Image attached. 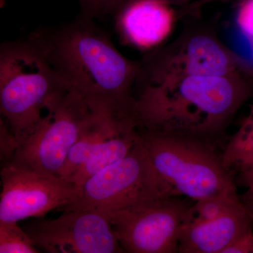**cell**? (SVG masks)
Masks as SVG:
<instances>
[{
    "label": "cell",
    "instance_id": "cell-13",
    "mask_svg": "<svg viewBox=\"0 0 253 253\" xmlns=\"http://www.w3.org/2000/svg\"><path fill=\"white\" fill-rule=\"evenodd\" d=\"M131 128H136L132 120L116 119L94 112L71 148L60 176L69 179L100 144Z\"/></svg>",
    "mask_w": 253,
    "mask_h": 253
},
{
    "label": "cell",
    "instance_id": "cell-25",
    "mask_svg": "<svg viewBox=\"0 0 253 253\" xmlns=\"http://www.w3.org/2000/svg\"><path fill=\"white\" fill-rule=\"evenodd\" d=\"M251 48H252V56H253V41H251Z\"/></svg>",
    "mask_w": 253,
    "mask_h": 253
},
{
    "label": "cell",
    "instance_id": "cell-16",
    "mask_svg": "<svg viewBox=\"0 0 253 253\" xmlns=\"http://www.w3.org/2000/svg\"><path fill=\"white\" fill-rule=\"evenodd\" d=\"M40 250L23 228L15 221H0V253H37Z\"/></svg>",
    "mask_w": 253,
    "mask_h": 253
},
{
    "label": "cell",
    "instance_id": "cell-19",
    "mask_svg": "<svg viewBox=\"0 0 253 253\" xmlns=\"http://www.w3.org/2000/svg\"><path fill=\"white\" fill-rule=\"evenodd\" d=\"M0 137H1V159L5 163L9 162L18 146V143L6 123L0 121Z\"/></svg>",
    "mask_w": 253,
    "mask_h": 253
},
{
    "label": "cell",
    "instance_id": "cell-5",
    "mask_svg": "<svg viewBox=\"0 0 253 253\" xmlns=\"http://www.w3.org/2000/svg\"><path fill=\"white\" fill-rule=\"evenodd\" d=\"M80 187L77 197L63 206V211H94L109 217L172 196L158 178L139 135L126 157L91 176Z\"/></svg>",
    "mask_w": 253,
    "mask_h": 253
},
{
    "label": "cell",
    "instance_id": "cell-21",
    "mask_svg": "<svg viewBox=\"0 0 253 253\" xmlns=\"http://www.w3.org/2000/svg\"><path fill=\"white\" fill-rule=\"evenodd\" d=\"M241 168L242 182L248 189L253 188V159Z\"/></svg>",
    "mask_w": 253,
    "mask_h": 253
},
{
    "label": "cell",
    "instance_id": "cell-9",
    "mask_svg": "<svg viewBox=\"0 0 253 253\" xmlns=\"http://www.w3.org/2000/svg\"><path fill=\"white\" fill-rule=\"evenodd\" d=\"M0 221L42 218L74 201L81 187L61 176L50 175L11 163L1 171Z\"/></svg>",
    "mask_w": 253,
    "mask_h": 253
},
{
    "label": "cell",
    "instance_id": "cell-3",
    "mask_svg": "<svg viewBox=\"0 0 253 253\" xmlns=\"http://www.w3.org/2000/svg\"><path fill=\"white\" fill-rule=\"evenodd\" d=\"M156 174L169 194L195 201L237 194L235 183L214 145L194 136L137 129Z\"/></svg>",
    "mask_w": 253,
    "mask_h": 253
},
{
    "label": "cell",
    "instance_id": "cell-8",
    "mask_svg": "<svg viewBox=\"0 0 253 253\" xmlns=\"http://www.w3.org/2000/svg\"><path fill=\"white\" fill-rule=\"evenodd\" d=\"M192 207L175 196L163 198L143 207L109 216L125 253H178L183 226Z\"/></svg>",
    "mask_w": 253,
    "mask_h": 253
},
{
    "label": "cell",
    "instance_id": "cell-12",
    "mask_svg": "<svg viewBox=\"0 0 253 253\" xmlns=\"http://www.w3.org/2000/svg\"><path fill=\"white\" fill-rule=\"evenodd\" d=\"M118 11L120 36L141 49L156 47L166 41L176 18L171 5L163 0H129Z\"/></svg>",
    "mask_w": 253,
    "mask_h": 253
},
{
    "label": "cell",
    "instance_id": "cell-17",
    "mask_svg": "<svg viewBox=\"0 0 253 253\" xmlns=\"http://www.w3.org/2000/svg\"><path fill=\"white\" fill-rule=\"evenodd\" d=\"M241 32L251 41H253V0H242L236 18Z\"/></svg>",
    "mask_w": 253,
    "mask_h": 253
},
{
    "label": "cell",
    "instance_id": "cell-22",
    "mask_svg": "<svg viewBox=\"0 0 253 253\" xmlns=\"http://www.w3.org/2000/svg\"><path fill=\"white\" fill-rule=\"evenodd\" d=\"M219 0H195L194 1L186 4L181 11V15H185L195 13L196 11H199L205 5L211 4L214 1Z\"/></svg>",
    "mask_w": 253,
    "mask_h": 253
},
{
    "label": "cell",
    "instance_id": "cell-6",
    "mask_svg": "<svg viewBox=\"0 0 253 253\" xmlns=\"http://www.w3.org/2000/svg\"><path fill=\"white\" fill-rule=\"evenodd\" d=\"M136 82L151 83L189 76H227L253 68L219 39L212 30H185L167 45L143 59Z\"/></svg>",
    "mask_w": 253,
    "mask_h": 253
},
{
    "label": "cell",
    "instance_id": "cell-7",
    "mask_svg": "<svg viewBox=\"0 0 253 253\" xmlns=\"http://www.w3.org/2000/svg\"><path fill=\"white\" fill-rule=\"evenodd\" d=\"M93 113L84 99L65 91L49 105L41 122L18 145L9 163L60 176L71 148Z\"/></svg>",
    "mask_w": 253,
    "mask_h": 253
},
{
    "label": "cell",
    "instance_id": "cell-18",
    "mask_svg": "<svg viewBox=\"0 0 253 253\" xmlns=\"http://www.w3.org/2000/svg\"><path fill=\"white\" fill-rule=\"evenodd\" d=\"M129 0H81L90 16L118 11Z\"/></svg>",
    "mask_w": 253,
    "mask_h": 253
},
{
    "label": "cell",
    "instance_id": "cell-20",
    "mask_svg": "<svg viewBox=\"0 0 253 253\" xmlns=\"http://www.w3.org/2000/svg\"><path fill=\"white\" fill-rule=\"evenodd\" d=\"M253 229L240 236L231 243L221 253H253Z\"/></svg>",
    "mask_w": 253,
    "mask_h": 253
},
{
    "label": "cell",
    "instance_id": "cell-10",
    "mask_svg": "<svg viewBox=\"0 0 253 253\" xmlns=\"http://www.w3.org/2000/svg\"><path fill=\"white\" fill-rule=\"evenodd\" d=\"M23 229L35 246L46 253H125L109 218L94 211H65L55 219L38 218Z\"/></svg>",
    "mask_w": 253,
    "mask_h": 253
},
{
    "label": "cell",
    "instance_id": "cell-2",
    "mask_svg": "<svg viewBox=\"0 0 253 253\" xmlns=\"http://www.w3.org/2000/svg\"><path fill=\"white\" fill-rule=\"evenodd\" d=\"M135 84L140 86L139 94L133 96L132 118L137 129L194 136L213 144L253 97V71Z\"/></svg>",
    "mask_w": 253,
    "mask_h": 253
},
{
    "label": "cell",
    "instance_id": "cell-1",
    "mask_svg": "<svg viewBox=\"0 0 253 253\" xmlns=\"http://www.w3.org/2000/svg\"><path fill=\"white\" fill-rule=\"evenodd\" d=\"M28 39L67 91L84 99L91 111L111 118H131L140 63L121 54L89 18L37 30Z\"/></svg>",
    "mask_w": 253,
    "mask_h": 253
},
{
    "label": "cell",
    "instance_id": "cell-23",
    "mask_svg": "<svg viewBox=\"0 0 253 253\" xmlns=\"http://www.w3.org/2000/svg\"><path fill=\"white\" fill-rule=\"evenodd\" d=\"M240 199L253 212V188L248 189L246 192L240 196Z\"/></svg>",
    "mask_w": 253,
    "mask_h": 253
},
{
    "label": "cell",
    "instance_id": "cell-24",
    "mask_svg": "<svg viewBox=\"0 0 253 253\" xmlns=\"http://www.w3.org/2000/svg\"><path fill=\"white\" fill-rule=\"evenodd\" d=\"M163 1H166L168 4H189L190 3L192 2L193 0H163Z\"/></svg>",
    "mask_w": 253,
    "mask_h": 253
},
{
    "label": "cell",
    "instance_id": "cell-15",
    "mask_svg": "<svg viewBox=\"0 0 253 253\" xmlns=\"http://www.w3.org/2000/svg\"><path fill=\"white\" fill-rule=\"evenodd\" d=\"M223 160L226 167H240L253 159V109L226 146Z\"/></svg>",
    "mask_w": 253,
    "mask_h": 253
},
{
    "label": "cell",
    "instance_id": "cell-26",
    "mask_svg": "<svg viewBox=\"0 0 253 253\" xmlns=\"http://www.w3.org/2000/svg\"></svg>",
    "mask_w": 253,
    "mask_h": 253
},
{
    "label": "cell",
    "instance_id": "cell-11",
    "mask_svg": "<svg viewBox=\"0 0 253 253\" xmlns=\"http://www.w3.org/2000/svg\"><path fill=\"white\" fill-rule=\"evenodd\" d=\"M253 229V212L239 199L216 217L188 221L181 230L178 253H221Z\"/></svg>",
    "mask_w": 253,
    "mask_h": 253
},
{
    "label": "cell",
    "instance_id": "cell-4",
    "mask_svg": "<svg viewBox=\"0 0 253 253\" xmlns=\"http://www.w3.org/2000/svg\"><path fill=\"white\" fill-rule=\"evenodd\" d=\"M67 91L44 55L29 39L0 49V110L18 145L34 131L49 105Z\"/></svg>",
    "mask_w": 253,
    "mask_h": 253
},
{
    "label": "cell",
    "instance_id": "cell-14",
    "mask_svg": "<svg viewBox=\"0 0 253 253\" xmlns=\"http://www.w3.org/2000/svg\"><path fill=\"white\" fill-rule=\"evenodd\" d=\"M138 139L136 128L118 133L99 145L68 179L81 186L89 178L126 157Z\"/></svg>",
    "mask_w": 253,
    "mask_h": 253
}]
</instances>
